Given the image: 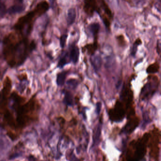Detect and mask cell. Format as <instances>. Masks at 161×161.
<instances>
[{
    "instance_id": "1",
    "label": "cell",
    "mask_w": 161,
    "mask_h": 161,
    "mask_svg": "<svg viewBox=\"0 0 161 161\" xmlns=\"http://www.w3.org/2000/svg\"><path fill=\"white\" fill-rule=\"evenodd\" d=\"M2 43L3 58L11 68L22 65L36 47L34 40L16 31L5 36Z\"/></svg>"
},
{
    "instance_id": "2",
    "label": "cell",
    "mask_w": 161,
    "mask_h": 161,
    "mask_svg": "<svg viewBox=\"0 0 161 161\" xmlns=\"http://www.w3.org/2000/svg\"><path fill=\"white\" fill-rule=\"evenodd\" d=\"M10 99L12 102V108L16 112V123L18 129H22L37 118L39 104L35 96L24 102L25 98L13 92Z\"/></svg>"
},
{
    "instance_id": "3",
    "label": "cell",
    "mask_w": 161,
    "mask_h": 161,
    "mask_svg": "<svg viewBox=\"0 0 161 161\" xmlns=\"http://www.w3.org/2000/svg\"><path fill=\"white\" fill-rule=\"evenodd\" d=\"M49 8L50 5L48 2H40L32 10L18 19L13 26V29L22 36L28 37L32 31L36 20L46 13Z\"/></svg>"
},
{
    "instance_id": "4",
    "label": "cell",
    "mask_w": 161,
    "mask_h": 161,
    "mask_svg": "<svg viewBox=\"0 0 161 161\" xmlns=\"http://www.w3.org/2000/svg\"><path fill=\"white\" fill-rule=\"evenodd\" d=\"M158 77L156 76L150 75L148 77V82L146 84L141 90V95L145 98L152 95L156 91L159 85Z\"/></svg>"
},
{
    "instance_id": "5",
    "label": "cell",
    "mask_w": 161,
    "mask_h": 161,
    "mask_svg": "<svg viewBox=\"0 0 161 161\" xmlns=\"http://www.w3.org/2000/svg\"><path fill=\"white\" fill-rule=\"evenodd\" d=\"M84 11L87 15L92 16L94 11H97L100 13L101 8L99 7L96 1H85L84 5Z\"/></svg>"
},
{
    "instance_id": "6",
    "label": "cell",
    "mask_w": 161,
    "mask_h": 161,
    "mask_svg": "<svg viewBox=\"0 0 161 161\" xmlns=\"http://www.w3.org/2000/svg\"><path fill=\"white\" fill-rule=\"evenodd\" d=\"M69 58L70 61L72 62L74 64L77 63L80 57V49L76 45H73L71 46L69 53Z\"/></svg>"
},
{
    "instance_id": "7",
    "label": "cell",
    "mask_w": 161,
    "mask_h": 161,
    "mask_svg": "<svg viewBox=\"0 0 161 161\" xmlns=\"http://www.w3.org/2000/svg\"><path fill=\"white\" fill-rule=\"evenodd\" d=\"M25 9V6L23 3V1H18V3H15L12 6L9 7L7 10V12L9 14H13L20 13L23 12Z\"/></svg>"
},
{
    "instance_id": "8",
    "label": "cell",
    "mask_w": 161,
    "mask_h": 161,
    "mask_svg": "<svg viewBox=\"0 0 161 161\" xmlns=\"http://www.w3.org/2000/svg\"><path fill=\"white\" fill-rule=\"evenodd\" d=\"M68 72H69L68 71H63L58 73L57 74L56 82L57 86L61 87L64 84Z\"/></svg>"
},
{
    "instance_id": "9",
    "label": "cell",
    "mask_w": 161,
    "mask_h": 161,
    "mask_svg": "<svg viewBox=\"0 0 161 161\" xmlns=\"http://www.w3.org/2000/svg\"><path fill=\"white\" fill-rule=\"evenodd\" d=\"M76 18V10L75 8H71L68 10L67 15V22L69 25H72L74 23Z\"/></svg>"
},
{
    "instance_id": "10",
    "label": "cell",
    "mask_w": 161,
    "mask_h": 161,
    "mask_svg": "<svg viewBox=\"0 0 161 161\" xmlns=\"http://www.w3.org/2000/svg\"><path fill=\"white\" fill-rule=\"evenodd\" d=\"M88 28L94 38V41H97L98 34L100 29L99 24L98 23H91L89 25Z\"/></svg>"
},
{
    "instance_id": "11",
    "label": "cell",
    "mask_w": 161,
    "mask_h": 161,
    "mask_svg": "<svg viewBox=\"0 0 161 161\" xmlns=\"http://www.w3.org/2000/svg\"><path fill=\"white\" fill-rule=\"evenodd\" d=\"M68 55H69L68 53H66L65 54H64L59 59V61L57 63V67L60 69H62L66 65L69 63L70 62L68 61Z\"/></svg>"
},
{
    "instance_id": "12",
    "label": "cell",
    "mask_w": 161,
    "mask_h": 161,
    "mask_svg": "<svg viewBox=\"0 0 161 161\" xmlns=\"http://www.w3.org/2000/svg\"><path fill=\"white\" fill-rule=\"evenodd\" d=\"M160 69V65L159 63L155 62L151 64L146 69L147 73L154 74L157 72Z\"/></svg>"
},
{
    "instance_id": "13",
    "label": "cell",
    "mask_w": 161,
    "mask_h": 161,
    "mask_svg": "<svg viewBox=\"0 0 161 161\" xmlns=\"http://www.w3.org/2000/svg\"><path fill=\"white\" fill-rule=\"evenodd\" d=\"M73 95L71 92L69 91L65 92L64 98V101L68 106H72L73 102Z\"/></svg>"
},
{
    "instance_id": "14",
    "label": "cell",
    "mask_w": 161,
    "mask_h": 161,
    "mask_svg": "<svg viewBox=\"0 0 161 161\" xmlns=\"http://www.w3.org/2000/svg\"><path fill=\"white\" fill-rule=\"evenodd\" d=\"M88 49V54L90 55H93L98 48V41H94L93 44H89L86 46Z\"/></svg>"
},
{
    "instance_id": "15",
    "label": "cell",
    "mask_w": 161,
    "mask_h": 161,
    "mask_svg": "<svg viewBox=\"0 0 161 161\" xmlns=\"http://www.w3.org/2000/svg\"><path fill=\"white\" fill-rule=\"evenodd\" d=\"M66 83L68 88L72 89H76L79 84V81L75 79H69Z\"/></svg>"
},
{
    "instance_id": "16",
    "label": "cell",
    "mask_w": 161,
    "mask_h": 161,
    "mask_svg": "<svg viewBox=\"0 0 161 161\" xmlns=\"http://www.w3.org/2000/svg\"><path fill=\"white\" fill-rule=\"evenodd\" d=\"M92 64L94 69L97 70H98L101 65V60L99 57L96 56L93 61Z\"/></svg>"
},
{
    "instance_id": "17",
    "label": "cell",
    "mask_w": 161,
    "mask_h": 161,
    "mask_svg": "<svg viewBox=\"0 0 161 161\" xmlns=\"http://www.w3.org/2000/svg\"><path fill=\"white\" fill-rule=\"evenodd\" d=\"M68 37V35H67V34H63L60 37V45L61 48H64V47L65 46L66 44L67 43Z\"/></svg>"
},
{
    "instance_id": "18",
    "label": "cell",
    "mask_w": 161,
    "mask_h": 161,
    "mask_svg": "<svg viewBox=\"0 0 161 161\" xmlns=\"http://www.w3.org/2000/svg\"><path fill=\"white\" fill-rule=\"evenodd\" d=\"M141 43H142V41H141L140 38H137V39L136 40L134 44L133 47V48H132V52H131L132 55H135L137 50V46L141 44Z\"/></svg>"
},
{
    "instance_id": "19",
    "label": "cell",
    "mask_w": 161,
    "mask_h": 161,
    "mask_svg": "<svg viewBox=\"0 0 161 161\" xmlns=\"http://www.w3.org/2000/svg\"><path fill=\"white\" fill-rule=\"evenodd\" d=\"M6 7L5 6V4L3 2H1L0 4V11H1V18H2L4 17L5 14L7 12V10H6Z\"/></svg>"
},
{
    "instance_id": "20",
    "label": "cell",
    "mask_w": 161,
    "mask_h": 161,
    "mask_svg": "<svg viewBox=\"0 0 161 161\" xmlns=\"http://www.w3.org/2000/svg\"><path fill=\"white\" fill-rule=\"evenodd\" d=\"M118 42L120 46H124L126 45L125 40L124 37L123 35H119L117 37Z\"/></svg>"
},
{
    "instance_id": "21",
    "label": "cell",
    "mask_w": 161,
    "mask_h": 161,
    "mask_svg": "<svg viewBox=\"0 0 161 161\" xmlns=\"http://www.w3.org/2000/svg\"><path fill=\"white\" fill-rule=\"evenodd\" d=\"M101 134V129L100 127H98L97 128V131H96V133L94 134V142H96V141H98V139L100 135Z\"/></svg>"
},
{
    "instance_id": "22",
    "label": "cell",
    "mask_w": 161,
    "mask_h": 161,
    "mask_svg": "<svg viewBox=\"0 0 161 161\" xmlns=\"http://www.w3.org/2000/svg\"><path fill=\"white\" fill-rule=\"evenodd\" d=\"M157 51L158 54H161V39H160L157 41Z\"/></svg>"
},
{
    "instance_id": "23",
    "label": "cell",
    "mask_w": 161,
    "mask_h": 161,
    "mask_svg": "<svg viewBox=\"0 0 161 161\" xmlns=\"http://www.w3.org/2000/svg\"><path fill=\"white\" fill-rule=\"evenodd\" d=\"M101 102H98L97 103V112L98 113L100 112L101 110Z\"/></svg>"
}]
</instances>
